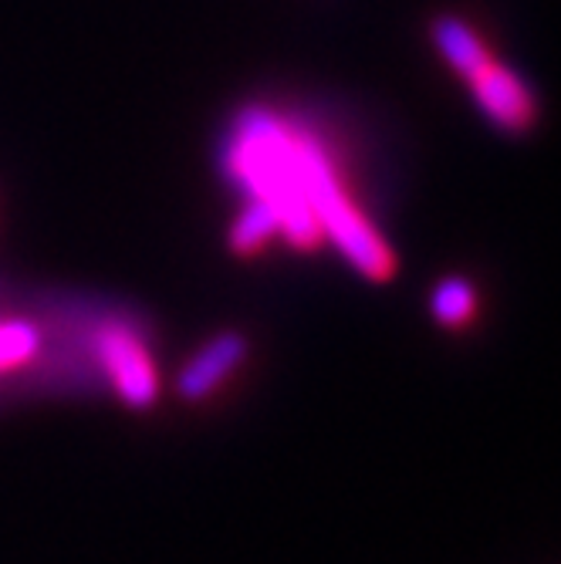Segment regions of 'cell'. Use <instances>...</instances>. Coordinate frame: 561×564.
Wrapping results in <instances>:
<instances>
[{
	"mask_svg": "<svg viewBox=\"0 0 561 564\" xmlns=\"http://www.w3.org/2000/svg\"><path fill=\"white\" fill-rule=\"evenodd\" d=\"M220 170L278 217L281 237L298 250L328 240L369 281L396 271V253L366 210L342 186L328 145L271 109H244L220 145Z\"/></svg>",
	"mask_w": 561,
	"mask_h": 564,
	"instance_id": "6da1fadb",
	"label": "cell"
},
{
	"mask_svg": "<svg viewBox=\"0 0 561 564\" xmlns=\"http://www.w3.org/2000/svg\"><path fill=\"white\" fill-rule=\"evenodd\" d=\"M88 355L95 379L106 382L126 405L145 409L160 392V372L142 328L129 315L101 312L88 322Z\"/></svg>",
	"mask_w": 561,
	"mask_h": 564,
	"instance_id": "7a4b0ae2",
	"label": "cell"
},
{
	"mask_svg": "<svg viewBox=\"0 0 561 564\" xmlns=\"http://www.w3.org/2000/svg\"><path fill=\"white\" fill-rule=\"evenodd\" d=\"M481 112L504 132H525L538 119V101L531 88L511 72L497 65L494 58L467 78Z\"/></svg>",
	"mask_w": 561,
	"mask_h": 564,
	"instance_id": "3957f363",
	"label": "cell"
},
{
	"mask_svg": "<svg viewBox=\"0 0 561 564\" xmlns=\"http://www.w3.org/2000/svg\"><path fill=\"white\" fill-rule=\"evenodd\" d=\"M247 355V345L240 335H217L214 341L203 345L193 358L190 366L180 372V395L186 399H207Z\"/></svg>",
	"mask_w": 561,
	"mask_h": 564,
	"instance_id": "277c9868",
	"label": "cell"
},
{
	"mask_svg": "<svg viewBox=\"0 0 561 564\" xmlns=\"http://www.w3.org/2000/svg\"><path fill=\"white\" fill-rule=\"evenodd\" d=\"M433 41L440 47V55L446 58V65L464 82L490 62V51L484 47L477 31L471 24H464L461 18H436L433 21Z\"/></svg>",
	"mask_w": 561,
	"mask_h": 564,
	"instance_id": "5b68a950",
	"label": "cell"
},
{
	"mask_svg": "<svg viewBox=\"0 0 561 564\" xmlns=\"http://www.w3.org/2000/svg\"><path fill=\"white\" fill-rule=\"evenodd\" d=\"M274 237H281V227H278V217L265 207L258 199H247L244 210L234 217V227H230V247L237 253H253L268 247Z\"/></svg>",
	"mask_w": 561,
	"mask_h": 564,
	"instance_id": "8992f818",
	"label": "cell"
},
{
	"mask_svg": "<svg viewBox=\"0 0 561 564\" xmlns=\"http://www.w3.org/2000/svg\"><path fill=\"white\" fill-rule=\"evenodd\" d=\"M430 307H433V318L440 325H467L474 318V307H477V294L474 288L464 281V278H446L433 288V297H430Z\"/></svg>",
	"mask_w": 561,
	"mask_h": 564,
	"instance_id": "52a82bcc",
	"label": "cell"
}]
</instances>
